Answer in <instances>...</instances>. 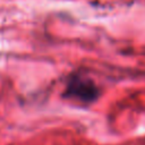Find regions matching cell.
I'll use <instances>...</instances> for the list:
<instances>
[{"instance_id":"6da1fadb","label":"cell","mask_w":145,"mask_h":145,"mask_svg":"<svg viewBox=\"0 0 145 145\" xmlns=\"http://www.w3.org/2000/svg\"><path fill=\"white\" fill-rule=\"evenodd\" d=\"M65 95L82 102H91L99 96V89L91 79L76 75L68 80Z\"/></svg>"}]
</instances>
